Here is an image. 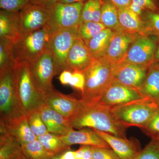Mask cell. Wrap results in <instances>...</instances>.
Instances as JSON below:
<instances>
[{"instance_id":"obj_41","label":"cell","mask_w":159,"mask_h":159,"mask_svg":"<svg viewBox=\"0 0 159 159\" xmlns=\"http://www.w3.org/2000/svg\"><path fill=\"white\" fill-rule=\"evenodd\" d=\"M72 77V72L68 70H65L61 73L59 80L61 84L63 85H69Z\"/></svg>"},{"instance_id":"obj_49","label":"cell","mask_w":159,"mask_h":159,"mask_svg":"<svg viewBox=\"0 0 159 159\" xmlns=\"http://www.w3.org/2000/svg\"><path fill=\"white\" fill-rule=\"evenodd\" d=\"M154 140H156V141H157L159 143V138H158V139H154Z\"/></svg>"},{"instance_id":"obj_50","label":"cell","mask_w":159,"mask_h":159,"mask_svg":"<svg viewBox=\"0 0 159 159\" xmlns=\"http://www.w3.org/2000/svg\"><path fill=\"white\" fill-rule=\"evenodd\" d=\"M22 159H28L27 158H26L25 157L23 158Z\"/></svg>"},{"instance_id":"obj_27","label":"cell","mask_w":159,"mask_h":159,"mask_svg":"<svg viewBox=\"0 0 159 159\" xmlns=\"http://www.w3.org/2000/svg\"><path fill=\"white\" fill-rule=\"evenodd\" d=\"M103 0H87L81 12L80 24L86 22H101Z\"/></svg>"},{"instance_id":"obj_28","label":"cell","mask_w":159,"mask_h":159,"mask_svg":"<svg viewBox=\"0 0 159 159\" xmlns=\"http://www.w3.org/2000/svg\"><path fill=\"white\" fill-rule=\"evenodd\" d=\"M21 148L23 154L28 159H51L54 156L38 139L22 145Z\"/></svg>"},{"instance_id":"obj_12","label":"cell","mask_w":159,"mask_h":159,"mask_svg":"<svg viewBox=\"0 0 159 159\" xmlns=\"http://www.w3.org/2000/svg\"><path fill=\"white\" fill-rule=\"evenodd\" d=\"M145 98L138 90L113 80L102 94L99 103L107 106L123 105Z\"/></svg>"},{"instance_id":"obj_48","label":"cell","mask_w":159,"mask_h":159,"mask_svg":"<svg viewBox=\"0 0 159 159\" xmlns=\"http://www.w3.org/2000/svg\"><path fill=\"white\" fill-rule=\"evenodd\" d=\"M51 159H62L61 158V154L54 155Z\"/></svg>"},{"instance_id":"obj_3","label":"cell","mask_w":159,"mask_h":159,"mask_svg":"<svg viewBox=\"0 0 159 159\" xmlns=\"http://www.w3.org/2000/svg\"><path fill=\"white\" fill-rule=\"evenodd\" d=\"M14 67L9 66L0 69V126L5 127L27 116L18 96Z\"/></svg>"},{"instance_id":"obj_23","label":"cell","mask_w":159,"mask_h":159,"mask_svg":"<svg viewBox=\"0 0 159 159\" xmlns=\"http://www.w3.org/2000/svg\"><path fill=\"white\" fill-rule=\"evenodd\" d=\"M21 145L9 134L0 131V159H22Z\"/></svg>"},{"instance_id":"obj_39","label":"cell","mask_w":159,"mask_h":159,"mask_svg":"<svg viewBox=\"0 0 159 159\" xmlns=\"http://www.w3.org/2000/svg\"><path fill=\"white\" fill-rule=\"evenodd\" d=\"M132 3L140 6L144 11L159 12V0H132Z\"/></svg>"},{"instance_id":"obj_22","label":"cell","mask_w":159,"mask_h":159,"mask_svg":"<svg viewBox=\"0 0 159 159\" xmlns=\"http://www.w3.org/2000/svg\"><path fill=\"white\" fill-rule=\"evenodd\" d=\"M139 92L159 105V64H154L148 69L144 82Z\"/></svg>"},{"instance_id":"obj_9","label":"cell","mask_w":159,"mask_h":159,"mask_svg":"<svg viewBox=\"0 0 159 159\" xmlns=\"http://www.w3.org/2000/svg\"><path fill=\"white\" fill-rule=\"evenodd\" d=\"M158 43V39L156 37L140 34L131 45L124 57L117 63L133 64L150 67L155 63Z\"/></svg>"},{"instance_id":"obj_14","label":"cell","mask_w":159,"mask_h":159,"mask_svg":"<svg viewBox=\"0 0 159 159\" xmlns=\"http://www.w3.org/2000/svg\"><path fill=\"white\" fill-rule=\"evenodd\" d=\"M94 59L88 47L78 35L68 54V70L72 72L74 71L82 72L92 63Z\"/></svg>"},{"instance_id":"obj_4","label":"cell","mask_w":159,"mask_h":159,"mask_svg":"<svg viewBox=\"0 0 159 159\" xmlns=\"http://www.w3.org/2000/svg\"><path fill=\"white\" fill-rule=\"evenodd\" d=\"M50 34L45 28L20 34L11 44V54L15 64L30 62L48 50Z\"/></svg>"},{"instance_id":"obj_36","label":"cell","mask_w":159,"mask_h":159,"mask_svg":"<svg viewBox=\"0 0 159 159\" xmlns=\"http://www.w3.org/2000/svg\"><path fill=\"white\" fill-rule=\"evenodd\" d=\"M29 3V0H0V8L9 12H18Z\"/></svg>"},{"instance_id":"obj_47","label":"cell","mask_w":159,"mask_h":159,"mask_svg":"<svg viewBox=\"0 0 159 159\" xmlns=\"http://www.w3.org/2000/svg\"><path fill=\"white\" fill-rule=\"evenodd\" d=\"M155 63L159 64V39H158L156 53L155 56Z\"/></svg>"},{"instance_id":"obj_32","label":"cell","mask_w":159,"mask_h":159,"mask_svg":"<svg viewBox=\"0 0 159 159\" xmlns=\"http://www.w3.org/2000/svg\"><path fill=\"white\" fill-rule=\"evenodd\" d=\"M28 123L33 133L39 137L49 132L42 119L39 111H34L27 115Z\"/></svg>"},{"instance_id":"obj_35","label":"cell","mask_w":159,"mask_h":159,"mask_svg":"<svg viewBox=\"0 0 159 159\" xmlns=\"http://www.w3.org/2000/svg\"><path fill=\"white\" fill-rule=\"evenodd\" d=\"M135 159H159V143L151 139L150 142L142 149Z\"/></svg>"},{"instance_id":"obj_46","label":"cell","mask_w":159,"mask_h":159,"mask_svg":"<svg viewBox=\"0 0 159 159\" xmlns=\"http://www.w3.org/2000/svg\"><path fill=\"white\" fill-rule=\"evenodd\" d=\"M87 0H58L57 2L64 4H71V3L85 2Z\"/></svg>"},{"instance_id":"obj_6","label":"cell","mask_w":159,"mask_h":159,"mask_svg":"<svg viewBox=\"0 0 159 159\" xmlns=\"http://www.w3.org/2000/svg\"><path fill=\"white\" fill-rule=\"evenodd\" d=\"M15 79L19 99L26 115L39 111L44 103L45 96L36 89L31 79L28 62L15 66Z\"/></svg>"},{"instance_id":"obj_42","label":"cell","mask_w":159,"mask_h":159,"mask_svg":"<svg viewBox=\"0 0 159 159\" xmlns=\"http://www.w3.org/2000/svg\"><path fill=\"white\" fill-rule=\"evenodd\" d=\"M113 4L118 9L129 7L132 3V0H107Z\"/></svg>"},{"instance_id":"obj_40","label":"cell","mask_w":159,"mask_h":159,"mask_svg":"<svg viewBox=\"0 0 159 159\" xmlns=\"http://www.w3.org/2000/svg\"><path fill=\"white\" fill-rule=\"evenodd\" d=\"M76 159H93V148L92 146L82 145L75 151Z\"/></svg>"},{"instance_id":"obj_19","label":"cell","mask_w":159,"mask_h":159,"mask_svg":"<svg viewBox=\"0 0 159 159\" xmlns=\"http://www.w3.org/2000/svg\"><path fill=\"white\" fill-rule=\"evenodd\" d=\"M39 111L49 132L57 135H65L74 129L69 118L54 111L46 103L40 108Z\"/></svg>"},{"instance_id":"obj_43","label":"cell","mask_w":159,"mask_h":159,"mask_svg":"<svg viewBox=\"0 0 159 159\" xmlns=\"http://www.w3.org/2000/svg\"><path fill=\"white\" fill-rule=\"evenodd\" d=\"M30 3L48 8L55 3L57 2L58 0H29Z\"/></svg>"},{"instance_id":"obj_30","label":"cell","mask_w":159,"mask_h":159,"mask_svg":"<svg viewBox=\"0 0 159 159\" xmlns=\"http://www.w3.org/2000/svg\"><path fill=\"white\" fill-rule=\"evenodd\" d=\"M142 17L143 31L142 34L159 39V12L145 10Z\"/></svg>"},{"instance_id":"obj_8","label":"cell","mask_w":159,"mask_h":159,"mask_svg":"<svg viewBox=\"0 0 159 159\" xmlns=\"http://www.w3.org/2000/svg\"><path fill=\"white\" fill-rule=\"evenodd\" d=\"M29 64L34 86L45 97L54 91L52 80L54 76L58 74L54 57L48 50Z\"/></svg>"},{"instance_id":"obj_25","label":"cell","mask_w":159,"mask_h":159,"mask_svg":"<svg viewBox=\"0 0 159 159\" xmlns=\"http://www.w3.org/2000/svg\"><path fill=\"white\" fill-rule=\"evenodd\" d=\"M19 35L15 25L13 12L1 9L0 11V39L12 43Z\"/></svg>"},{"instance_id":"obj_26","label":"cell","mask_w":159,"mask_h":159,"mask_svg":"<svg viewBox=\"0 0 159 159\" xmlns=\"http://www.w3.org/2000/svg\"><path fill=\"white\" fill-rule=\"evenodd\" d=\"M101 22L115 32L122 31L119 24L118 9L107 0H103Z\"/></svg>"},{"instance_id":"obj_20","label":"cell","mask_w":159,"mask_h":159,"mask_svg":"<svg viewBox=\"0 0 159 159\" xmlns=\"http://www.w3.org/2000/svg\"><path fill=\"white\" fill-rule=\"evenodd\" d=\"M0 131L6 132L21 145L37 139L29 126L27 116L16 119L5 127L0 126Z\"/></svg>"},{"instance_id":"obj_7","label":"cell","mask_w":159,"mask_h":159,"mask_svg":"<svg viewBox=\"0 0 159 159\" xmlns=\"http://www.w3.org/2000/svg\"><path fill=\"white\" fill-rule=\"evenodd\" d=\"M84 2L64 4L57 2L47 8L48 18L45 28L49 34L63 29L78 28Z\"/></svg>"},{"instance_id":"obj_16","label":"cell","mask_w":159,"mask_h":159,"mask_svg":"<svg viewBox=\"0 0 159 159\" xmlns=\"http://www.w3.org/2000/svg\"><path fill=\"white\" fill-rule=\"evenodd\" d=\"M140 34L124 31L115 32L110 44L103 56L112 64L116 63L125 56L129 47Z\"/></svg>"},{"instance_id":"obj_33","label":"cell","mask_w":159,"mask_h":159,"mask_svg":"<svg viewBox=\"0 0 159 159\" xmlns=\"http://www.w3.org/2000/svg\"><path fill=\"white\" fill-rule=\"evenodd\" d=\"M11 42L0 39V69L15 66L11 54Z\"/></svg>"},{"instance_id":"obj_13","label":"cell","mask_w":159,"mask_h":159,"mask_svg":"<svg viewBox=\"0 0 159 159\" xmlns=\"http://www.w3.org/2000/svg\"><path fill=\"white\" fill-rule=\"evenodd\" d=\"M112 66L114 79L139 91L150 68L125 63H117Z\"/></svg>"},{"instance_id":"obj_34","label":"cell","mask_w":159,"mask_h":159,"mask_svg":"<svg viewBox=\"0 0 159 159\" xmlns=\"http://www.w3.org/2000/svg\"><path fill=\"white\" fill-rule=\"evenodd\" d=\"M140 129L151 139L159 138V107L149 122Z\"/></svg>"},{"instance_id":"obj_15","label":"cell","mask_w":159,"mask_h":159,"mask_svg":"<svg viewBox=\"0 0 159 159\" xmlns=\"http://www.w3.org/2000/svg\"><path fill=\"white\" fill-rule=\"evenodd\" d=\"M45 102L51 108L69 118L74 115L83 104L82 99L65 95L54 90L45 97Z\"/></svg>"},{"instance_id":"obj_1","label":"cell","mask_w":159,"mask_h":159,"mask_svg":"<svg viewBox=\"0 0 159 159\" xmlns=\"http://www.w3.org/2000/svg\"><path fill=\"white\" fill-rule=\"evenodd\" d=\"M69 122L73 128L92 129L119 138H126V127L119 122L111 107L99 102L83 104L71 116Z\"/></svg>"},{"instance_id":"obj_2","label":"cell","mask_w":159,"mask_h":159,"mask_svg":"<svg viewBox=\"0 0 159 159\" xmlns=\"http://www.w3.org/2000/svg\"><path fill=\"white\" fill-rule=\"evenodd\" d=\"M82 72L85 83L81 99L86 103H97L114 79L112 65L104 56L97 57Z\"/></svg>"},{"instance_id":"obj_29","label":"cell","mask_w":159,"mask_h":159,"mask_svg":"<svg viewBox=\"0 0 159 159\" xmlns=\"http://www.w3.org/2000/svg\"><path fill=\"white\" fill-rule=\"evenodd\" d=\"M37 139L48 151L54 155L61 154L70 149V146L66 145L58 135L48 132L38 137Z\"/></svg>"},{"instance_id":"obj_44","label":"cell","mask_w":159,"mask_h":159,"mask_svg":"<svg viewBox=\"0 0 159 159\" xmlns=\"http://www.w3.org/2000/svg\"><path fill=\"white\" fill-rule=\"evenodd\" d=\"M62 159H76L75 157V151L70 150V149L66 151L61 154Z\"/></svg>"},{"instance_id":"obj_31","label":"cell","mask_w":159,"mask_h":159,"mask_svg":"<svg viewBox=\"0 0 159 159\" xmlns=\"http://www.w3.org/2000/svg\"><path fill=\"white\" fill-rule=\"evenodd\" d=\"M106 29L105 26L101 22L82 23L78 26V35L87 46L92 39Z\"/></svg>"},{"instance_id":"obj_38","label":"cell","mask_w":159,"mask_h":159,"mask_svg":"<svg viewBox=\"0 0 159 159\" xmlns=\"http://www.w3.org/2000/svg\"><path fill=\"white\" fill-rule=\"evenodd\" d=\"M84 83L85 79L82 72L74 71L72 72V78L69 85L80 91L82 94L84 89Z\"/></svg>"},{"instance_id":"obj_45","label":"cell","mask_w":159,"mask_h":159,"mask_svg":"<svg viewBox=\"0 0 159 159\" xmlns=\"http://www.w3.org/2000/svg\"><path fill=\"white\" fill-rule=\"evenodd\" d=\"M129 8L134 12L140 16L141 17L142 16L144 11L141 7L133 3H132L131 4L130 6H129Z\"/></svg>"},{"instance_id":"obj_5","label":"cell","mask_w":159,"mask_h":159,"mask_svg":"<svg viewBox=\"0 0 159 159\" xmlns=\"http://www.w3.org/2000/svg\"><path fill=\"white\" fill-rule=\"evenodd\" d=\"M159 105L148 98L135 100L123 105L111 107L117 120L126 128L146 125L157 111Z\"/></svg>"},{"instance_id":"obj_21","label":"cell","mask_w":159,"mask_h":159,"mask_svg":"<svg viewBox=\"0 0 159 159\" xmlns=\"http://www.w3.org/2000/svg\"><path fill=\"white\" fill-rule=\"evenodd\" d=\"M119 24L122 31L131 34H142L143 23L142 17L127 8L118 9Z\"/></svg>"},{"instance_id":"obj_10","label":"cell","mask_w":159,"mask_h":159,"mask_svg":"<svg viewBox=\"0 0 159 159\" xmlns=\"http://www.w3.org/2000/svg\"><path fill=\"white\" fill-rule=\"evenodd\" d=\"M78 28L59 30L50 34L48 50L54 57L58 74L68 70L67 58L74 40L78 36Z\"/></svg>"},{"instance_id":"obj_11","label":"cell","mask_w":159,"mask_h":159,"mask_svg":"<svg viewBox=\"0 0 159 159\" xmlns=\"http://www.w3.org/2000/svg\"><path fill=\"white\" fill-rule=\"evenodd\" d=\"M13 17L19 35L27 34L44 28L48 20V9L29 3L20 11L13 12Z\"/></svg>"},{"instance_id":"obj_17","label":"cell","mask_w":159,"mask_h":159,"mask_svg":"<svg viewBox=\"0 0 159 159\" xmlns=\"http://www.w3.org/2000/svg\"><path fill=\"white\" fill-rule=\"evenodd\" d=\"M94 130L105 140L121 159H135L142 150L136 141L119 138L103 132Z\"/></svg>"},{"instance_id":"obj_24","label":"cell","mask_w":159,"mask_h":159,"mask_svg":"<svg viewBox=\"0 0 159 159\" xmlns=\"http://www.w3.org/2000/svg\"><path fill=\"white\" fill-rule=\"evenodd\" d=\"M115 32L109 29L102 30L89 42L88 47L94 58L104 55Z\"/></svg>"},{"instance_id":"obj_18","label":"cell","mask_w":159,"mask_h":159,"mask_svg":"<svg viewBox=\"0 0 159 159\" xmlns=\"http://www.w3.org/2000/svg\"><path fill=\"white\" fill-rule=\"evenodd\" d=\"M66 145L70 146L75 144L111 148L108 144L94 129L83 128L73 129L65 135H58Z\"/></svg>"},{"instance_id":"obj_37","label":"cell","mask_w":159,"mask_h":159,"mask_svg":"<svg viewBox=\"0 0 159 159\" xmlns=\"http://www.w3.org/2000/svg\"><path fill=\"white\" fill-rule=\"evenodd\" d=\"M93 159H121L111 148L92 146Z\"/></svg>"}]
</instances>
